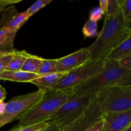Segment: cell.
<instances>
[{
	"mask_svg": "<svg viewBox=\"0 0 131 131\" xmlns=\"http://www.w3.org/2000/svg\"><path fill=\"white\" fill-rule=\"evenodd\" d=\"M11 53V52H4V51H0V58L3 57V56H5V55H7L8 54Z\"/></svg>",
	"mask_w": 131,
	"mask_h": 131,
	"instance_id": "836d02e7",
	"label": "cell"
},
{
	"mask_svg": "<svg viewBox=\"0 0 131 131\" xmlns=\"http://www.w3.org/2000/svg\"><path fill=\"white\" fill-rule=\"evenodd\" d=\"M127 72L119 67L118 61L105 60V67L102 71L78 86L67 91L74 96L95 95L106 88L117 85Z\"/></svg>",
	"mask_w": 131,
	"mask_h": 131,
	"instance_id": "7a4b0ae2",
	"label": "cell"
},
{
	"mask_svg": "<svg viewBox=\"0 0 131 131\" xmlns=\"http://www.w3.org/2000/svg\"><path fill=\"white\" fill-rule=\"evenodd\" d=\"M102 127H103V118H102V119L97 122L86 131H102Z\"/></svg>",
	"mask_w": 131,
	"mask_h": 131,
	"instance_id": "f1b7e54d",
	"label": "cell"
},
{
	"mask_svg": "<svg viewBox=\"0 0 131 131\" xmlns=\"http://www.w3.org/2000/svg\"><path fill=\"white\" fill-rule=\"evenodd\" d=\"M20 1L21 0H0V12L3 11L8 5H13Z\"/></svg>",
	"mask_w": 131,
	"mask_h": 131,
	"instance_id": "83f0119b",
	"label": "cell"
},
{
	"mask_svg": "<svg viewBox=\"0 0 131 131\" xmlns=\"http://www.w3.org/2000/svg\"><path fill=\"white\" fill-rule=\"evenodd\" d=\"M95 95L74 96L56 112L54 113L47 120L49 124H54L62 130L76 120L87 109L89 105L95 99Z\"/></svg>",
	"mask_w": 131,
	"mask_h": 131,
	"instance_id": "5b68a950",
	"label": "cell"
},
{
	"mask_svg": "<svg viewBox=\"0 0 131 131\" xmlns=\"http://www.w3.org/2000/svg\"><path fill=\"white\" fill-rule=\"evenodd\" d=\"M67 74V72H56L41 75L32 80L30 83L37 86L38 90L47 91L56 85Z\"/></svg>",
	"mask_w": 131,
	"mask_h": 131,
	"instance_id": "8fae6325",
	"label": "cell"
},
{
	"mask_svg": "<svg viewBox=\"0 0 131 131\" xmlns=\"http://www.w3.org/2000/svg\"><path fill=\"white\" fill-rule=\"evenodd\" d=\"M102 131H123L131 125V110L103 115Z\"/></svg>",
	"mask_w": 131,
	"mask_h": 131,
	"instance_id": "30bf717a",
	"label": "cell"
},
{
	"mask_svg": "<svg viewBox=\"0 0 131 131\" xmlns=\"http://www.w3.org/2000/svg\"><path fill=\"white\" fill-rule=\"evenodd\" d=\"M122 0H107V14L106 16L116 15L120 11V4Z\"/></svg>",
	"mask_w": 131,
	"mask_h": 131,
	"instance_id": "603a6c76",
	"label": "cell"
},
{
	"mask_svg": "<svg viewBox=\"0 0 131 131\" xmlns=\"http://www.w3.org/2000/svg\"><path fill=\"white\" fill-rule=\"evenodd\" d=\"M102 116L98 103L95 99L83 114L63 131H86L102 119Z\"/></svg>",
	"mask_w": 131,
	"mask_h": 131,
	"instance_id": "ba28073f",
	"label": "cell"
},
{
	"mask_svg": "<svg viewBox=\"0 0 131 131\" xmlns=\"http://www.w3.org/2000/svg\"><path fill=\"white\" fill-rule=\"evenodd\" d=\"M131 56V38L129 37L110 52L106 60L118 61L123 58Z\"/></svg>",
	"mask_w": 131,
	"mask_h": 131,
	"instance_id": "4fadbf2b",
	"label": "cell"
},
{
	"mask_svg": "<svg viewBox=\"0 0 131 131\" xmlns=\"http://www.w3.org/2000/svg\"><path fill=\"white\" fill-rule=\"evenodd\" d=\"M83 33L85 38L93 37L98 35L97 22L88 19L83 28Z\"/></svg>",
	"mask_w": 131,
	"mask_h": 131,
	"instance_id": "ffe728a7",
	"label": "cell"
},
{
	"mask_svg": "<svg viewBox=\"0 0 131 131\" xmlns=\"http://www.w3.org/2000/svg\"><path fill=\"white\" fill-rule=\"evenodd\" d=\"M104 67L105 60H90L68 72L56 85L48 90H70L99 73Z\"/></svg>",
	"mask_w": 131,
	"mask_h": 131,
	"instance_id": "52a82bcc",
	"label": "cell"
},
{
	"mask_svg": "<svg viewBox=\"0 0 131 131\" xmlns=\"http://www.w3.org/2000/svg\"><path fill=\"white\" fill-rule=\"evenodd\" d=\"M16 33L7 28L0 29V51L12 52L15 49L14 46Z\"/></svg>",
	"mask_w": 131,
	"mask_h": 131,
	"instance_id": "5bb4252c",
	"label": "cell"
},
{
	"mask_svg": "<svg viewBox=\"0 0 131 131\" xmlns=\"http://www.w3.org/2000/svg\"><path fill=\"white\" fill-rule=\"evenodd\" d=\"M29 53L26 51H18L14 49L12 51V58L6 67L5 71H15L20 70L21 68Z\"/></svg>",
	"mask_w": 131,
	"mask_h": 131,
	"instance_id": "2e32d148",
	"label": "cell"
},
{
	"mask_svg": "<svg viewBox=\"0 0 131 131\" xmlns=\"http://www.w3.org/2000/svg\"><path fill=\"white\" fill-rule=\"evenodd\" d=\"M46 91L36 92L14 97L6 103L3 113L0 115V128L8 124L19 120L43 97Z\"/></svg>",
	"mask_w": 131,
	"mask_h": 131,
	"instance_id": "8992f818",
	"label": "cell"
},
{
	"mask_svg": "<svg viewBox=\"0 0 131 131\" xmlns=\"http://www.w3.org/2000/svg\"><path fill=\"white\" fill-rule=\"evenodd\" d=\"M52 2V0H38L36 2H35L28 10H26V15L27 17L29 19L30 17L36 12L42 9V8L45 7L47 5Z\"/></svg>",
	"mask_w": 131,
	"mask_h": 131,
	"instance_id": "7402d4cb",
	"label": "cell"
},
{
	"mask_svg": "<svg viewBox=\"0 0 131 131\" xmlns=\"http://www.w3.org/2000/svg\"><path fill=\"white\" fill-rule=\"evenodd\" d=\"M103 15V12L100 8V7H96L91 11L90 14L89 19L97 23L99 20H100L102 19Z\"/></svg>",
	"mask_w": 131,
	"mask_h": 131,
	"instance_id": "d4e9b609",
	"label": "cell"
},
{
	"mask_svg": "<svg viewBox=\"0 0 131 131\" xmlns=\"http://www.w3.org/2000/svg\"><path fill=\"white\" fill-rule=\"evenodd\" d=\"M72 96L67 90L46 91L42 99L19 120L17 126L47 122L50 116Z\"/></svg>",
	"mask_w": 131,
	"mask_h": 131,
	"instance_id": "3957f363",
	"label": "cell"
},
{
	"mask_svg": "<svg viewBox=\"0 0 131 131\" xmlns=\"http://www.w3.org/2000/svg\"><path fill=\"white\" fill-rule=\"evenodd\" d=\"M102 115L131 110V86H113L96 95Z\"/></svg>",
	"mask_w": 131,
	"mask_h": 131,
	"instance_id": "277c9868",
	"label": "cell"
},
{
	"mask_svg": "<svg viewBox=\"0 0 131 131\" xmlns=\"http://www.w3.org/2000/svg\"><path fill=\"white\" fill-rule=\"evenodd\" d=\"M100 8L103 12L104 15H106L107 14V0H101L99 1Z\"/></svg>",
	"mask_w": 131,
	"mask_h": 131,
	"instance_id": "f546056e",
	"label": "cell"
},
{
	"mask_svg": "<svg viewBox=\"0 0 131 131\" xmlns=\"http://www.w3.org/2000/svg\"><path fill=\"white\" fill-rule=\"evenodd\" d=\"M58 72V59H43L37 74L39 75Z\"/></svg>",
	"mask_w": 131,
	"mask_h": 131,
	"instance_id": "ac0fdd59",
	"label": "cell"
},
{
	"mask_svg": "<svg viewBox=\"0 0 131 131\" xmlns=\"http://www.w3.org/2000/svg\"><path fill=\"white\" fill-rule=\"evenodd\" d=\"M130 36L131 28L124 22L121 10L116 15L106 16L97 39L87 47L90 60H105L112 50Z\"/></svg>",
	"mask_w": 131,
	"mask_h": 131,
	"instance_id": "6da1fadb",
	"label": "cell"
},
{
	"mask_svg": "<svg viewBox=\"0 0 131 131\" xmlns=\"http://www.w3.org/2000/svg\"><path fill=\"white\" fill-rule=\"evenodd\" d=\"M120 10L123 19L125 24L130 26L131 23V1L122 0L120 4Z\"/></svg>",
	"mask_w": 131,
	"mask_h": 131,
	"instance_id": "d6986e66",
	"label": "cell"
},
{
	"mask_svg": "<svg viewBox=\"0 0 131 131\" xmlns=\"http://www.w3.org/2000/svg\"><path fill=\"white\" fill-rule=\"evenodd\" d=\"M43 131H63V130L56 124H49L47 128Z\"/></svg>",
	"mask_w": 131,
	"mask_h": 131,
	"instance_id": "4dcf8cb0",
	"label": "cell"
},
{
	"mask_svg": "<svg viewBox=\"0 0 131 131\" xmlns=\"http://www.w3.org/2000/svg\"><path fill=\"white\" fill-rule=\"evenodd\" d=\"M119 67L121 69L127 71L131 70V56L123 58L118 61Z\"/></svg>",
	"mask_w": 131,
	"mask_h": 131,
	"instance_id": "cb8c5ba5",
	"label": "cell"
},
{
	"mask_svg": "<svg viewBox=\"0 0 131 131\" xmlns=\"http://www.w3.org/2000/svg\"><path fill=\"white\" fill-rule=\"evenodd\" d=\"M47 122L33 124V125H25V126H16L9 131H43L49 125Z\"/></svg>",
	"mask_w": 131,
	"mask_h": 131,
	"instance_id": "44dd1931",
	"label": "cell"
},
{
	"mask_svg": "<svg viewBox=\"0 0 131 131\" xmlns=\"http://www.w3.org/2000/svg\"><path fill=\"white\" fill-rule=\"evenodd\" d=\"M5 106H6V102H4V101L0 102V115H2L5 111Z\"/></svg>",
	"mask_w": 131,
	"mask_h": 131,
	"instance_id": "d6a6232c",
	"label": "cell"
},
{
	"mask_svg": "<svg viewBox=\"0 0 131 131\" xmlns=\"http://www.w3.org/2000/svg\"><path fill=\"white\" fill-rule=\"evenodd\" d=\"M6 90L0 85V102H3L6 97Z\"/></svg>",
	"mask_w": 131,
	"mask_h": 131,
	"instance_id": "1f68e13d",
	"label": "cell"
},
{
	"mask_svg": "<svg viewBox=\"0 0 131 131\" xmlns=\"http://www.w3.org/2000/svg\"><path fill=\"white\" fill-rule=\"evenodd\" d=\"M43 60V58H42L29 54L20 70L37 74Z\"/></svg>",
	"mask_w": 131,
	"mask_h": 131,
	"instance_id": "e0dca14e",
	"label": "cell"
},
{
	"mask_svg": "<svg viewBox=\"0 0 131 131\" xmlns=\"http://www.w3.org/2000/svg\"><path fill=\"white\" fill-rule=\"evenodd\" d=\"M38 76L39 75L37 74H32L23 70L4 71L0 74V79L20 83H30Z\"/></svg>",
	"mask_w": 131,
	"mask_h": 131,
	"instance_id": "7c38bea8",
	"label": "cell"
},
{
	"mask_svg": "<svg viewBox=\"0 0 131 131\" xmlns=\"http://www.w3.org/2000/svg\"><path fill=\"white\" fill-rule=\"evenodd\" d=\"M91 54L87 47H83L67 56L58 59V72H69L90 61Z\"/></svg>",
	"mask_w": 131,
	"mask_h": 131,
	"instance_id": "9c48e42d",
	"label": "cell"
},
{
	"mask_svg": "<svg viewBox=\"0 0 131 131\" xmlns=\"http://www.w3.org/2000/svg\"><path fill=\"white\" fill-rule=\"evenodd\" d=\"M12 58V52L7 55L0 58V74L3 72L6 69V67L8 65Z\"/></svg>",
	"mask_w": 131,
	"mask_h": 131,
	"instance_id": "484cf974",
	"label": "cell"
},
{
	"mask_svg": "<svg viewBox=\"0 0 131 131\" xmlns=\"http://www.w3.org/2000/svg\"><path fill=\"white\" fill-rule=\"evenodd\" d=\"M28 18L27 17L26 12H21L20 14L16 13L14 14L6 23L1 27L0 29L2 28H7L11 31L17 33V31L23 26L24 23L28 20Z\"/></svg>",
	"mask_w": 131,
	"mask_h": 131,
	"instance_id": "9a60e30c",
	"label": "cell"
},
{
	"mask_svg": "<svg viewBox=\"0 0 131 131\" xmlns=\"http://www.w3.org/2000/svg\"><path fill=\"white\" fill-rule=\"evenodd\" d=\"M116 86H131V70L127 71L121 78Z\"/></svg>",
	"mask_w": 131,
	"mask_h": 131,
	"instance_id": "4316f807",
	"label": "cell"
},
{
	"mask_svg": "<svg viewBox=\"0 0 131 131\" xmlns=\"http://www.w3.org/2000/svg\"><path fill=\"white\" fill-rule=\"evenodd\" d=\"M123 131H131V125H130V126L128 127L127 129H125V130H123Z\"/></svg>",
	"mask_w": 131,
	"mask_h": 131,
	"instance_id": "e575fe53",
	"label": "cell"
}]
</instances>
